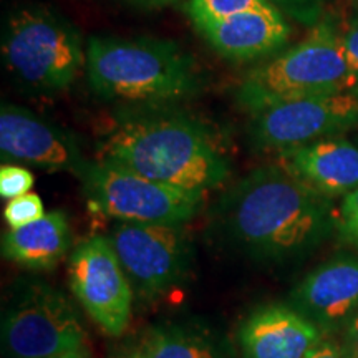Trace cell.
<instances>
[{"instance_id": "obj_1", "label": "cell", "mask_w": 358, "mask_h": 358, "mask_svg": "<svg viewBox=\"0 0 358 358\" xmlns=\"http://www.w3.org/2000/svg\"><path fill=\"white\" fill-rule=\"evenodd\" d=\"M213 213L227 243L245 256L272 264L307 256L337 226L330 198L302 185L277 163L239 179Z\"/></svg>"}, {"instance_id": "obj_2", "label": "cell", "mask_w": 358, "mask_h": 358, "mask_svg": "<svg viewBox=\"0 0 358 358\" xmlns=\"http://www.w3.org/2000/svg\"><path fill=\"white\" fill-rule=\"evenodd\" d=\"M96 148V159L187 191L208 192L229 176L227 159L208 128L181 111L127 113Z\"/></svg>"}, {"instance_id": "obj_3", "label": "cell", "mask_w": 358, "mask_h": 358, "mask_svg": "<svg viewBox=\"0 0 358 358\" xmlns=\"http://www.w3.org/2000/svg\"><path fill=\"white\" fill-rule=\"evenodd\" d=\"M85 69L93 92L113 101H176L201 83L194 60L169 40L92 37Z\"/></svg>"}, {"instance_id": "obj_4", "label": "cell", "mask_w": 358, "mask_h": 358, "mask_svg": "<svg viewBox=\"0 0 358 358\" xmlns=\"http://www.w3.org/2000/svg\"><path fill=\"white\" fill-rule=\"evenodd\" d=\"M347 92L358 93V80L337 30L319 22L301 43L245 73L236 95L254 113L277 103Z\"/></svg>"}, {"instance_id": "obj_5", "label": "cell", "mask_w": 358, "mask_h": 358, "mask_svg": "<svg viewBox=\"0 0 358 358\" xmlns=\"http://www.w3.org/2000/svg\"><path fill=\"white\" fill-rule=\"evenodd\" d=\"M8 73L40 93L69 88L87 60L73 24L47 7H22L8 17L2 37Z\"/></svg>"}, {"instance_id": "obj_6", "label": "cell", "mask_w": 358, "mask_h": 358, "mask_svg": "<svg viewBox=\"0 0 358 358\" xmlns=\"http://www.w3.org/2000/svg\"><path fill=\"white\" fill-rule=\"evenodd\" d=\"M2 350L8 358L90 357V340L78 308L62 290L27 282L3 310Z\"/></svg>"}, {"instance_id": "obj_7", "label": "cell", "mask_w": 358, "mask_h": 358, "mask_svg": "<svg viewBox=\"0 0 358 358\" xmlns=\"http://www.w3.org/2000/svg\"><path fill=\"white\" fill-rule=\"evenodd\" d=\"M80 181L90 203L120 222L182 226L199 213L206 196L163 185L101 159L90 161Z\"/></svg>"}, {"instance_id": "obj_8", "label": "cell", "mask_w": 358, "mask_h": 358, "mask_svg": "<svg viewBox=\"0 0 358 358\" xmlns=\"http://www.w3.org/2000/svg\"><path fill=\"white\" fill-rule=\"evenodd\" d=\"M108 237L134 292L156 297L189 275L194 250L182 226L118 222Z\"/></svg>"}, {"instance_id": "obj_9", "label": "cell", "mask_w": 358, "mask_h": 358, "mask_svg": "<svg viewBox=\"0 0 358 358\" xmlns=\"http://www.w3.org/2000/svg\"><path fill=\"white\" fill-rule=\"evenodd\" d=\"M69 284L88 317L110 337H122L131 320L133 285L108 236L82 241L69 259Z\"/></svg>"}, {"instance_id": "obj_10", "label": "cell", "mask_w": 358, "mask_h": 358, "mask_svg": "<svg viewBox=\"0 0 358 358\" xmlns=\"http://www.w3.org/2000/svg\"><path fill=\"white\" fill-rule=\"evenodd\" d=\"M358 128V93H334L277 103L252 113L250 138L259 150L282 151Z\"/></svg>"}, {"instance_id": "obj_11", "label": "cell", "mask_w": 358, "mask_h": 358, "mask_svg": "<svg viewBox=\"0 0 358 358\" xmlns=\"http://www.w3.org/2000/svg\"><path fill=\"white\" fill-rule=\"evenodd\" d=\"M0 155L3 161L69 171L78 179L90 163L70 133L12 103L0 108Z\"/></svg>"}, {"instance_id": "obj_12", "label": "cell", "mask_w": 358, "mask_h": 358, "mask_svg": "<svg viewBox=\"0 0 358 358\" xmlns=\"http://www.w3.org/2000/svg\"><path fill=\"white\" fill-rule=\"evenodd\" d=\"M322 340L320 327L285 303L259 306L237 330L243 358H306Z\"/></svg>"}, {"instance_id": "obj_13", "label": "cell", "mask_w": 358, "mask_h": 358, "mask_svg": "<svg viewBox=\"0 0 358 358\" xmlns=\"http://www.w3.org/2000/svg\"><path fill=\"white\" fill-rule=\"evenodd\" d=\"M290 299L322 332L345 327L358 308V257L338 256L320 264L295 285Z\"/></svg>"}, {"instance_id": "obj_14", "label": "cell", "mask_w": 358, "mask_h": 358, "mask_svg": "<svg viewBox=\"0 0 358 358\" xmlns=\"http://www.w3.org/2000/svg\"><path fill=\"white\" fill-rule=\"evenodd\" d=\"M277 164L325 198L345 196L358 187V146L340 136L277 151Z\"/></svg>"}, {"instance_id": "obj_15", "label": "cell", "mask_w": 358, "mask_h": 358, "mask_svg": "<svg viewBox=\"0 0 358 358\" xmlns=\"http://www.w3.org/2000/svg\"><path fill=\"white\" fill-rule=\"evenodd\" d=\"M199 30L217 53L231 60L271 55L290 37V25L274 6L249 8Z\"/></svg>"}, {"instance_id": "obj_16", "label": "cell", "mask_w": 358, "mask_h": 358, "mask_svg": "<svg viewBox=\"0 0 358 358\" xmlns=\"http://www.w3.org/2000/svg\"><path fill=\"white\" fill-rule=\"evenodd\" d=\"M71 232L64 211L45 213L27 226L2 236V256L30 271H50L69 252Z\"/></svg>"}, {"instance_id": "obj_17", "label": "cell", "mask_w": 358, "mask_h": 358, "mask_svg": "<svg viewBox=\"0 0 358 358\" xmlns=\"http://www.w3.org/2000/svg\"><path fill=\"white\" fill-rule=\"evenodd\" d=\"M143 340L150 358H227L221 338L194 322L156 325Z\"/></svg>"}, {"instance_id": "obj_18", "label": "cell", "mask_w": 358, "mask_h": 358, "mask_svg": "<svg viewBox=\"0 0 358 358\" xmlns=\"http://www.w3.org/2000/svg\"><path fill=\"white\" fill-rule=\"evenodd\" d=\"M272 6L267 0H189L186 10L198 29L249 8Z\"/></svg>"}, {"instance_id": "obj_19", "label": "cell", "mask_w": 358, "mask_h": 358, "mask_svg": "<svg viewBox=\"0 0 358 358\" xmlns=\"http://www.w3.org/2000/svg\"><path fill=\"white\" fill-rule=\"evenodd\" d=\"M45 214L42 199L35 192H27L20 198L10 199L3 209V219L10 229L27 226V224L37 221Z\"/></svg>"}, {"instance_id": "obj_20", "label": "cell", "mask_w": 358, "mask_h": 358, "mask_svg": "<svg viewBox=\"0 0 358 358\" xmlns=\"http://www.w3.org/2000/svg\"><path fill=\"white\" fill-rule=\"evenodd\" d=\"M35 178L29 169L17 164H2L0 168V196L2 199H15L30 192Z\"/></svg>"}, {"instance_id": "obj_21", "label": "cell", "mask_w": 358, "mask_h": 358, "mask_svg": "<svg viewBox=\"0 0 358 358\" xmlns=\"http://www.w3.org/2000/svg\"><path fill=\"white\" fill-rule=\"evenodd\" d=\"M337 229L348 244L358 249V187L342 198L337 211Z\"/></svg>"}, {"instance_id": "obj_22", "label": "cell", "mask_w": 358, "mask_h": 358, "mask_svg": "<svg viewBox=\"0 0 358 358\" xmlns=\"http://www.w3.org/2000/svg\"><path fill=\"white\" fill-rule=\"evenodd\" d=\"M267 2L279 8L284 15L301 22L303 25H317L320 20V0H267Z\"/></svg>"}, {"instance_id": "obj_23", "label": "cell", "mask_w": 358, "mask_h": 358, "mask_svg": "<svg viewBox=\"0 0 358 358\" xmlns=\"http://www.w3.org/2000/svg\"><path fill=\"white\" fill-rule=\"evenodd\" d=\"M338 35L348 64H350L353 73H355V77L358 80V17H353V19L348 22L345 30Z\"/></svg>"}, {"instance_id": "obj_24", "label": "cell", "mask_w": 358, "mask_h": 358, "mask_svg": "<svg viewBox=\"0 0 358 358\" xmlns=\"http://www.w3.org/2000/svg\"><path fill=\"white\" fill-rule=\"evenodd\" d=\"M306 358H352L345 345H338L334 340L324 338Z\"/></svg>"}, {"instance_id": "obj_25", "label": "cell", "mask_w": 358, "mask_h": 358, "mask_svg": "<svg viewBox=\"0 0 358 358\" xmlns=\"http://www.w3.org/2000/svg\"><path fill=\"white\" fill-rule=\"evenodd\" d=\"M345 348L352 358H358V308L345 325Z\"/></svg>"}, {"instance_id": "obj_26", "label": "cell", "mask_w": 358, "mask_h": 358, "mask_svg": "<svg viewBox=\"0 0 358 358\" xmlns=\"http://www.w3.org/2000/svg\"><path fill=\"white\" fill-rule=\"evenodd\" d=\"M113 358H150V352H148L145 340L141 338L138 343H129V345L123 347L122 350L116 352Z\"/></svg>"}, {"instance_id": "obj_27", "label": "cell", "mask_w": 358, "mask_h": 358, "mask_svg": "<svg viewBox=\"0 0 358 358\" xmlns=\"http://www.w3.org/2000/svg\"><path fill=\"white\" fill-rule=\"evenodd\" d=\"M134 2L141 3V6L158 7V6H169V3H174V2H178V0H134Z\"/></svg>"}, {"instance_id": "obj_28", "label": "cell", "mask_w": 358, "mask_h": 358, "mask_svg": "<svg viewBox=\"0 0 358 358\" xmlns=\"http://www.w3.org/2000/svg\"><path fill=\"white\" fill-rule=\"evenodd\" d=\"M69 358H90V357H69Z\"/></svg>"}, {"instance_id": "obj_29", "label": "cell", "mask_w": 358, "mask_h": 358, "mask_svg": "<svg viewBox=\"0 0 358 358\" xmlns=\"http://www.w3.org/2000/svg\"><path fill=\"white\" fill-rule=\"evenodd\" d=\"M355 2H357V3H358V0H355Z\"/></svg>"}]
</instances>
